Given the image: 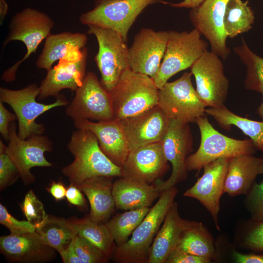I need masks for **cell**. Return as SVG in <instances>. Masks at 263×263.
Instances as JSON below:
<instances>
[{
  "mask_svg": "<svg viewBox=\"0 0 263 263\" xmlns=\"http://www.w3.org/2000/svg\"><path fill=\"white\" fill-rule=\"evenodd\" d=\"M261 158L243 154L230 158L225 175L224 193L235 196L247 194L260 174Z\"/></svg>",
  "mask_w": 263,
  "mask_h": 263,
  "instance_id": "27",
  "label": "cell"
},
{
  "mask_svg": "<svg viewBox=\"0 0 263 263\" xmlns=\"http://www.w3.org/2000/svg\"><path fill=\"white\" fill-rule=\"evenodd\" d=\"M228 0H204L191 8L189 18L201 35L209 42L211 51L225 60L230 53L227 46L223 19Z\"/></svg>",
  "mask_w": 263,
  "mask_h": 263,
  "instance_id": "16",
  "label": "cell"
},
{
  "mask_svg": "<svg viewBox=\"0 0 263 263\" xmlns=\"http://www.w3.org/2000/svg\"><path fill=\"white\" fill-rule=\"evenodd\" d=\"M192 75L185 72L159 89L158 105L169 119L188 124L204 115L207 106L192 85Z\"/></svg>",
  "mask_w": 263,
  "mask_h": 263,
  "instance_id": "8",
  "label": "cell"
},
{
  "mask_svg": "<svg viewBox=\"0 0 263 263\" xmlns=\"http://www.w3.org/2000/svg\"><path fill=\"white\" fill-rule=\"evenodd\" d=\"M204 0H183L182 1L171 3L170 5L176 8H192L200 5Z\"/></svg>",
  "mask_w": 263,
  "mask_h": 263,
  "instance_id": "47",
  "label": "cell"
},
{
  "mask_svg": "<svg viewBox=\"0 0 263 263\" xmlns=\"http://www.w3.org/2000/svg\"><path fill=\"white\" fill-rule=\"evenodd\" d=\"M17 119L16 115L6 109L0 101V132L2 137L8 140L9 130L11 122Z\"/></svg>",
  "mask_w": 263,
  "mask_h": 263,
  "instance_id": "42",
  "label": "cell"
},
{
  "mask_svg": "<svg viewBox=\"0 0 263 263\" xmlns=\"http://www.w3.org/2000/svg\"><path fill=\"white\" fill-rule=\"evenodd\" d=\"M158 90L150 76L127 69L110 93L114 118L131 117L157 105Z\"/></svg>",
  "mask_w": 263,
  "mask_h": 263,
  "instance_id": "3",
  "label": "cell"
},
{
  "mask_svg": "<svg viewBox=\"0 0 263 263\" xmlns=\"http://www.w3.org/2000/svg\"><path fill=\"white\" fill-rule=\"evenodd\" d=\"M65 113L74 121L87 119L105 121L114 119L110 93L99 81L96 75L89 72Z\"/></svg>",
  "mask_w": 263,
  "mask_h": 263,
  "instance_id": "11",
  "label": "cell"
},
{
  "mask_svg": "<svg viewBox=\"0 0 263 263\" xmlns=\"http://www.w3.org/2000/svg\"><path fill=\"white\" fill-rule=\"evenodd\" d=\"M200 130L201 142L195 152L186 161L188 171H200L207 164L219 158L253 154L255 148L250 139L238 140L226 136L215 129L206 116L196 122Z\"/></svg>",
  "mask_w": 263,
  "mask_h": 263,
  "instance_id": "6",
  "label": "cell"
},
{
  "mask_svg": "<svg viewBox=\"0 0 263 263\" xmlns=\"http://www.w3.org/2000/svg\"><path fill=\"white\" fill-rule=\"evenodd\" d=\"M233 257L238 263H263V254H244L234 251Z\"/></svg>",
  "mask_w": 263,
  "mask_h": 263,
  "instance_id": "44",
  "label": "cell"
},
{
  "mask_svg": "<svg viewBox=\"0 0 263 263\" xmlns=\"http://www.w3.org/2000/svg\"><path fill=\"white\" fill-rule=\"evenodd\" d=\"M88 27L87 33L94 35L98 42V51L94 59L101 75L100 82L111 93L124 72L130 68L126 42L112 29L93 25Z\"/></svg>",
  "mask_w": 263,
  "mask_h": 263,
  "instance_id": "9",
  "label": "cell"
},
{
  "mask_svg": "<svg viewBox=\"0 0 263 263\" xmlns=\"http://www.w3.org/2000/svg\"><path fill=\"white\" fill-rule=\"evenodd\" d=\"M54 21L46 14L32 8H26L16 14L10 21L8 34L2 49L12 41L22 42L27 52L23 58L4 71L1 80L10 82L15 80L19 66L33 53L42 41L50 35Z\"/></svg>",
  "mask_w": 263,
  "mask_h": 263,
  "instance_id": "4",
  "label": "cell"
},
{
  "mask_svg": "<svg viewBox=\"0 0 263 263\" xmlns=\"http://www.w3.org/2000/svg\"><path fill=\"white\" fill-rule=\"evenodd\" d=\"M87 42V36L81 33L50 34L45 38L42 53L36 62V66L48 71L60 59L77 61L83 55Z\"/></svg>",
  "mask_w": 263,
  "mask_h": 263,
  "instance_id": "22",
  "label": "cell"
},
{
  "mask_svg": "<svg viewBox=\"0 0 263 263\" xmlns=\"http://www.w3.org/2000/svg\"><path fill=\"white\" fill-rule=\"evenodd\" d=\"M194 29L190 32L168 31L165 54L159 69L152 78L158 89L177 73L190 68L207 50L208 43Z\"/></svg>",
  "mask_w": 263,
  "mask_h": 263,
  "instance_id": "5",
  "label": "cell"
},
{
  "mask_svg": "<svg viewBox=\"0 0 263 263\" xmlns=\"http://www.w3.org/2000/svg\"><path fill=\"white\" fill-rule=\"evenodd\" d=\"M8 11V5L4 0H0V23L2 25Z\"/></svg>",
  "mask_w": 263,
  "mask_h": 263,
  "instance_id": "48",
  "label": "cell"
},
{
  "mask_svg": "<svg viewBox=\"0 0 263 263\" xmlns=\"http://www.w3.org/2000/svg\"><path fill=\"white\" fill-rule=\"evenodd\" d=\"M20 177L13 161L5 152H0V189L2 191Z\"/></svg>",
  "mask_w": 263,
  "mask_h": 263,
  "instance_id": "39",
  "label": "cell"
},
{
  "mask_svg": "<svg viewBox=\"0 0 263 263\" xmlns=\"http://www.w3.org/2000/svg\"><path fill=\"white\" fill-rule=\"evenodd\" d=\"M176 249L211 260L215 255L213 238L200 222H195L184 231Z\"/></svg>",
  "mask_w": 263,
  "mask_h": 263,
  "instance_id": "30",
  "label": "cell"
},
{
  "mask_svg": "<svg viewBox=\"0 0 263 263\" xmlns=\"http://www.w3.org/2000/svg\"><path fill=\"white\" fill-rule=\"evenodd\" d=\"M67 220L77 234L89 241L108 258H112L116 244L105 223L94 222L88 215L82 218L73 217Z\"/></svg>",
  "mask_w": 263,
  "mask_h": 263,
  "instance_id": "29",
  "label": "cell"
},
{
  "mask_svg": "<svg viewBox=\"0 0 263 263\" xmlns=\"http://www.w3.org/2000/svg\"><path fill=\"white\" fill-rule=\"evenodd\" d=\"M233 51L246 68L245 88L263 93V58L252 52L243 38Z\"/></svg>",
  "mask_w": 263,
  "mask_h": 263,
  "instance_id": "34",
  "label": "cell"
},
{
  "mask_svg": "<svg viewBox=\"0 0 263 263\" xmlns=\"http://www.w3.org/2000/svg\"><path fill=\"white\" fill-rule=\"evenodd\" d=\"M36 231L45 244L58 253L65 249L77 234L67 220L49 215L45 221L36 227Z\"/></svg>",
  "mask_w": 263,
  "mask_h": 263,
  "instance_id": "32",
  "label": "cell"
},
{
  "mask_svg": "<svg viewBox=\"0 0 263 263\" xmlns=\"http://www.w3.org/2000/svg\"><path fill=\"white\" fill-rule=\"evenodd\" d=\"M196 82V90L207 107L224 105L229 89V81L224 74L220 57L206 50L190 67Z\"/></svg>",
  "mask_w": 263,
  "mask_h": 263,
  "instance_id": "13",
  "label": "cell"
},
{
  "mask_svg": "<svg viewBox=\"0 0 263 263\" xmlns=\"http://www.w3.org/2000/svg\"><path fill=\"white\" fill-rule=\"evenodd\" d=\"M16 127L15 121L11 123L9 130V142L5 152L14 163L23 183L28 185L35 180L31 172L32 168L52 166L45 158L44 153L52 150L53 143L48 137L43 134L21 139L18 136Z\"/></svg>",
  "mask_w": 263,
  "mask_h": 263,
  "instance_id": "12",
  "label": "cell"
},
{
  "mask_svg": "<svg viewBox=\"0 0 263 263\" xmlns=\"http://www.w3.org/2000/svg\"><path fill=\"white\" fill-rule=\"evenodd\" d=\"M59 253L63 263H81L75 248L73 240L65 249Z\"/></svg>",
  "mask_w": 263,
  "mask_h": 263,
  "instance_id": "46",
  "label": "cell"
},
{
  "mask_svg": "<svg viewBox=\"0 0 263 263\" xmlns=\"http://www.w3.org/2000/svg\"><path fill=\"white\" fill-rule=\"evenodd\" d=\"M0 223L6 227L10 234H19L36 231V226L27 221H19L9 213L6 207L0 204Z\"/></svg>",
  "mask_w": 263,
  "mask_h": 263,
  "instance_id": "38",
  "label": "cell"
},
{
  "mask_svg": "<svg viewBox=\"0 0 263 263\" xmlns=\"http://www.w3.org/2000/svg\"><path fill=\"white\" fill-rule=\"evenodd\" d=\"M39 93V87L35 83L18 90L0 88V101L8 104L14 111L18 120V135L21 139L43 134L44 126L37 123L36 118L48 110L69 103L65 96L60 94L53 103H39L36 100Z\"/></svg>",
  "mask_w": 263,
  "mask_h": 263,
  "instance_id": "7",
  "label": "cell"
},
{
  "mask_svg": "<svg viewBox=\"0 0 263 263\" xmlns=\"http://www.w3.org/2000/svg\"><path fill=\"white\" fill-rule=\"evenodd\" d=\"M169 169L162 143L158 142L130 150L121 167V177L152 184Z\"/></svg>",
  "mask_w": 263,
  "mask_h": 263,
  "instance_id": "19",
  "label": "cell"
},
{
  "mask_svg": "<svg viewBox=\"0 0 263 263\" xmlns=\"http://www.w3.org/2000/svg\"><path fill=\"white\" fill-rule=\"evenodd\" d=\"M263 174V156L261 158V163L260 166V174Z\"/></svg>",
  "mask_w": 263,
  "mask_h": 263,
  "instance_id": "50",
  "label": "cell"
},
{
  "mask_svg": "<svg viewBox=\"0 0 263 263\" xmlns=\"http://www.w3.org/2000/svg\"><path fill=\"white\" fill-rule=\"evenodd\" d=\"M0 251L10 262L43 263L52 261L56 250L45 244L35 231L1 236Z\"/></svg>",
  "mask_w": 263,
  "mask_h": 263,
  "instance_id": "20",
  "label": "cell"
},
{
  "mask_svg": "<svg viewBox=\"0 0 263 263\" xmlns=\"http://www.w3.org/2000/svg\"><path fill=\"white\" fill-rule=\"evenodd\" d=\"M73 243L81 263H106L109 260L96 246L78 234Z\"/></svg>",
  "mask_w": 263,
  "mask_h": 263,
  "instance_id": "36",
  "label": "cell"
},
{
  "mask_svg": "<svg viewBox=\"0 0 263 263\" xmlns=\"http://www.w3.org/2000/svg\"><path fill=\"white\" fill-rule=\"evenodd\" d=\"M82 192L77 186L70 184L67 188L65 198L70 204L84 209L87 205Z\"/></svg>",
  "mask_w": 263,
  "mask_h": 263,
  "instance_id": "43",
  "label": "cell"
},
{
  "mask_svg": "<svg viewBox=\"0 0 263 263\" xmlns=\"http://www.w3.org/2000/svg\"><path fill=\"white\" fill-rule=\"evenodd\" d=\"M254 13L248 1L228 0L225 9L223 24L225 32L231 38L248 32L252 28Z\"/></svg>",
  "mask_w": 263,
  "mask_h": 263,
  "instance_id": "31",
  "label": "cell"
},
{
  "mask_svg": "<svg viewBox=\"0 0 263 263\" xmlns=\"http://www.w3.org/2000/svg\"><path fill=\"white\" fill-rule=\"evenodd\" d=\"M262 94L263 95V101L258 108L257 113L262 119V121H263V93Z\"/></svg>",
  "mask_w": 263,
  "mask_h": 263,
  "instance_id": "49",
  "label": "cell"
},
{
  "mask_svg": "<svg viewBox=\"0 0 263 263\" xmlns=\"http://www.w3.org/2000/svg\"><path fill=\"white\" fill-rule=\"evenodd\" d=\"M150 207L128 210L114 215L105 224L116 245L125 243L148 213Z\"/></svg>",
  "mask_w": 263,
  "mask_h": 263,
  "instance_id": "33",
  "label": "cell"
},
{
  "mask_svg": "<svg viewBox=\"0 0 263 263\" xmlns=\"http://www.w3.org/2000/svg\"><path fill=\"white\" fill-rule=\"evenodd\" d=\"M161 0H95L94 9L82 14L79 21L112 29L126 42L129 31L137 17L149 5Z\"/></svg>",
  "mask_w": 263,
  "mask_h": 263,
  "instance_id": "10",
  "label": "cell"
},
{
  "mask_svg": "<svg viewBox=\"0 0 263 263\" xmlns=\"http://www.w3.org/2000/svg\"><path fill=\"white\" fill-rule=\"evenodd\" d=\"M119 120L130 151L162 142L169 123V119L158 105L140 114Z\"/></svg>",
  "mask_w": 263,
  "mask_h": 263,
  "instance_id": "18",
  "label": "cell"
},
{
  "mask_svg": "<svg viewBox=\"0 0 263 263\" xmlns=\"http://www.w3.org/2000/svg\"><path fill=\"white\" fill-rule=\"evenodd\" d=\"M195 221L182 219L174 202L165 216L150 248L148 263H166L176 249L184 231Z\"/></svg>",
  "mask_w": 263,
  "mask_h": 263,
  "instance_id": "24",
  "label": "cell"
},
{
  "mask_svg": "<svg viewBox=\"0 0 263 263\" xmlns=\"http://www.w3.org/2000/svg\"><path fill=\"white\" fill-rule=\"evenodd\" d=\"M46 189L56 201H61L66 197L67 188L61 182L52 181Z\"/></svg>",
  "mask_w": 263,
  "mask_h": 263,
  "instance_id": "45",
  "label": "cell"
},
{
  "mask_svg": "<svg viewBox=\"0 0 263 263\" xmlns=\"http://www.w3.org/2000/svg\"><path fill=\"white\" fill-rule=\"evenodd\" d=\"M112 178L94 177L77 186L88 198L90 206L88 215L94 222L106 223L116 207L112 192Z\"/></svg>",
  "mask_w": 263,
  "mask_h": 263,
  "instance_id": "26",
  "label": "cell"
},
{
  "mask_svg": "<svg viewBox=\"0 0 263 263\" xmlns=\"http://www.w3.org/2000/svg\"><path fill=\"white\" fill-rule=\"evenodd\" d=\"M178 192L174 187L161 193L131 237L125 243L116 245L112 258L115 262L148 263L150 248Z\"/></svg>",
  "mask_w": 263,
  "mask_h": 263,
  "instance_id": "2",
  "label": "cell"
},
{
  "mask_svg": "<svg viewBox=\"0 0 263 263\" xmlns=\"http://www.w3.org/2000/svg\"><path fill=\"white\" fill-rule=\"evenodd\" d=\"M205 113L213 118L223 129L229 130L232 125L239 128L250 138L255 149L263 152V121L241 117L229 111L225 105L206 109Z\"/></svg>",
  "mask_w": 263,
  "mask_h": 263,
  "instance_id": "28",
  "label": "cell"
},
{
  "mask_svg": "<svg viewBox=\"0 0 263 263\" xmlns=\"http://www.w3.org/2000/svg\"><path fill=\"white\" fill-rule=\"evenodd\" d=\"M20 206L27 220L33 224L36 228L41 225L48 216L42 203L32 190L26 193Z\"/></svg>",
  "mask_w": 263,
  "mask_h": 263,
  "instance_id": "35",
  "label": "cell"
},
{
  "mask_svg": "<svg viewBox=\"0 0 263 263\" xmlns=\"http://www.w3.org/2000/svg\"><path fill=\"white\" fill-rule=\"evenodd\" d=\"M230 158H219L205 165L202 176L184 196L195 199L207 210L219 230L220 200L224 193L225 175Z\"/></svg>",
  "mask_w": 263,
  "mask_h": 263,
  "instance_id": "17",
  "label": "cell"
},
{
  "mask_svg": "<svg viewBox=\"0 0 263 263\" xmlns=\"http://www.w3.org/2000/svg\"><path fill=\"white\" fill-rule=\"evenodd\" d=\"M246 195L244 203L252 221H263V180L259 183L255 182Z\"/></svg>",
  "mask_w": 263,
  "mask_h": 263,
  "instance_id": "37",
  "label": "cell"
},
{
  "mask_svg": "<svg viewBox=\"0 0 263 263\" xmlns=\"http://www.w3.org/2000/svg\"><path fill=\"white\" fill-rule=\"evenodd\" d=\"M168 31L142 28L128 48L130 69L152 78L161 65L167 43Z\"/></svg>",
  "mask_w": 263,
  "mask_h": 263,
  "instance_id": "15",
  "label": "cell"
},
{
  "mask_svg": "<svg viewBox=\"0 0 263 263\" xmlns=\"http://www.w3.org/2000/svg\"><path fill=\"white\" fill-rule=\"evenodd\" d=\"M193 139L188 123L169 119L167 132L162 141L165 155L172 165V172L166 181L160 179L154 184L162 192L186 179V161L191 151Z\"/></svg>",
  "mask_w": 263,
  "mask_h": 263,
  "instance_id": "14",
  "label": "cell"
},
{
  "mask_svg": "<svg viewBox=\"0 0 263 263\" xmlns=\"http://www.w3.org/2000/svg\"><path fill=\"white\" fill-rule=\"evenodd\" d=\"M211 260L194 255L176 249L169 257L166 263H208Z\"/></svg>",
  "mask_w": 263,
  "mask_h": 263,
  "instance_id": "41",
  "label": "cell"
},
{
  "mask_svg": "<svg viewBox=\"0 0 263 263\" xmlns=\"http://www.w3.org/2000/svg\"><path fill=\"white\" fill-rule=\"evenodd\" d=\"M112 192L115 207L125 210L150 207L162 193L154 184L124 177L113 183Z\"/></svg>",
  "mask_w": 263,
  "mask_h": 263,
  "instance_id": "25",
  "label": "cell"
},
{
  "mask_svg": "<svg viewBox=\"0 0 263 263\" xmlns=\"http://www.w3.org/2000/svg\"><path fill=\"white\" fill-rule=\"evenodd\" d=\"M68 149L74 161L63 167L62 173L76 186L96 176H122L121 168L113 163L100 149L97 139L90 131L77 129L72 134Z\"/></svg>",
  "mask_w": 263,
  "mask_h": 263,
  "instance_id": "1",
  "label": "cell"
},
{
  "mask_svg": "<svg viewBox=\"0 0 263 263\" xmlns=\"http://www.w3.org/2000/svg\"><path fill=\"white\" fill-rule=\"evenodd\" d=\"M252 222L245 235L244 244L253 251L263 252V220Z\"/></svg>",
  "mask_w": 263,
  "mask_h": 263,
  "instance_id": "40",
  "label": "cell"
},
{
  "mask_svg": "<svg viewBox=\"0 0 263 263\" xmlns=\"http://www.w3.org/2000/svg\"><path fill=\"white\" fill-rule=\"evenodd\" d=\"M88 51L86 48L81 58L76 62L60 59L58 64L47 71L46 77L39 86L38 100L49 96L57 98L63 89L75 91L82 84L86 76Z\"/></svg>",
  "mask_w": 263,
  "mask_h": 263,
  "instance_id": "23",
  "label": "cell"
},
{
  "mask_svg": "<svg viewBox=\"0 0 263 263\" xmlns=\"http://www.w3.org/2000/svg\"><path fill=\"white\" fill-rule=\"evenodd\" d=\"M74 125L77 129L92 132L103 152L115 165L123 166L130 150L119 120L94 122L82 119L74 121Z\"/></svg>",
  "mask_w": 263,
  "mask_h": 263,
  "instance_id": "21",
  "label": "cell"
}]
</instances>
